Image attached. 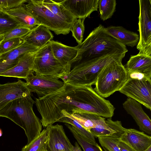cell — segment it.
Masks as SVG:
<instances>
[{"label": "cell", "instance_id": "6da1fadb", "mask_svg": "<svg viewBox=\"0 0 151 151\" xmlns=\"http://www.w3.org/2000/svg\"><path fill=\"white\" fill-rule=\"evenodd\" d=\"M41 116L42 126L46 127L58 122L62 110L71 114L83 113L110 118L115 108L92 88L91 86H77L65 83L59 89L42 97L35 98Z\"/></svg>", "mask_w": 151, "mask_h": 151}, {"label": "cell", "instance_id": "7a4b0ae2", "mask_svg": "<svg viewBox=\"0 0 151 151\" xmlns=\"http://www.w3.org/2000/svg\"><path fill=\"white\" fill-rule=\"evenodd\" d=\"M35 103L31 96L19 98L10 102L0 111V117L9 119L24 131L28 144L42 132L41 120L33 111Z\"/></svg>", "mask_w": 151, "mask_h": 151}, {"label": "cell", "instance_id": "3957f363", "mask_svg": "<svg viewBox=\"0 0 151 151\" xmlns=\"http://www.w3.org/2000/svg\"><path fill=\"white\" fill-rule=\"evenodd\" d=\"M80 60L78 63L105 55L126 53L125 45L109 34L101 24L93 30L81 44L76 46Z\"/></svg>", "mask_w": 151, "mask_h": 151}, {"label": "cell", "instance_id": "277c9868", "mask_svg": "<svg viewBox=\"0 0 151 151\" xmlns=\"http://www.w3.org/2000/svg\"><path fill=\"white\" fill-rule=\"evenodd\" d=\"M126 54L105 55L81 62L71 70L63 81L77 86L94 85L99 74L106 65L114 60H122Z\"/></svg>", "mask_w": 151, "mask_h": 151}, {"label": "cell", "instance_id": "5b68a950", "mask_svg": "<svg viewBox=\"0 0 151 151\" xmlns=\"http://www.w3.org/2000/svg\"><path fill=\"white\" fill-rule=\"evenodd\" d=\"M122 60H114L106 65L99 74L94 91L103 98L119 91L127 81L128 73Z\"/></svg>", "mask_w": 151, "mask_h": 151}, {"label": "cell", "instance_id": "8992f818", "mask_svg": "<svg viewBox=\"0 0 151 151\" xmlns=\"http://www.w3.org/2000/svg\"><path fill=\"white\" fill-rule=\"evenodd\" d=\"M33 70L35 75L58 78L63 80L69 74L71 68L62 64L55 58L49 42L36 52Z\"/></svg>", "mask_w": 151, "mask_h": 151}, {"label": "cell", "instance_id": "52a82bcc", "mask_svg": "<svg viewBox=\"0 0 151 151\" xmlns=\"http://www.w3.org/2000/svg\"><path fill=\"white\" fill-rule=\"evenodd\" d=\"M24 5L40 25L56 35H66L71 31L72 25L54 14L43 5L42 0H27Z\"/></svg>", "mask_w": 151, "mask_h": 151}, {"label": "cell", "instance_id": "ba28073f", "mask_svg": "<svg viewBox=\"0 0 151 151\" xmlns=\"http://www.w3.org/2000/svg\"><path fill=\"white\" fill-rule=\"evenodd\" d=\"M151 110V79L128 77L126 82L119 91Z\"/></svg>", "mask_w": 151, "mask_h": 151}, {"label": "cell", "instance_id": "9c48e42d", "mask_svg": "<svg viewBox=\"0 0 151 151\" xmlns=\"http://www.w3.org/2000/svg\"><path fill=\"white\" fill-rule=\"evenodd\" d=\"M139 53L151 56V0H139Z\"/></svg>", "mask_w": 151, "mask_h": 151}, {"label": "cell", "instance_id": "30bf717a", "mask_svg": "<svg viewBox=\"0 0 151 151\" xmlns=\"http://www.w3.org/2000/svg\"><path fill=\"white\" fill-rule=\"evenodd\" d=\"M90 117L95 124L90 130L95 137H108L119 139L127 129L122 126L121 121H113L111 118L106 120L104 117L93 114H90Z\"/></svg>", "mask_w": 151, "mask_h": 151}, {"label": "cell", "instance_id": "8fae6325", "mask_svg": "<svg viewBox=\"0 0 151 151\" xmlns=\"http://www.w3.org/2000/svg\"><path fill=\"white\" fill-rule=\"evenodd\" d=\"M58 78L31 75L24 79L30 92L36 93L39 97H43L62 88L65 83Z\"/></svg>", "mask_w": 151, "mask_h": 151}, {"label": "cell", "instance_id": "7c38bea8", "mask_svg": "<svg viewBox=\"0 0 151 151\" xmlns=\"http://www.w3.org/2000/svg\"><path fill=\"white\" fill-rule=\"evenodd\" d=\"M31 96L26 83L21 80L0 84V111L10 102L15 99Z\"/></svg>", "mask_w": 151, "mask_h": 151}, {"label": "cell", "instance_id": "4fadbf2b", "mask_svg": "<svg viewBox=\"0 0 151 151\" xmlns=\"http://www.w3.org/2000/svg\"><path fill=\"white\" fill-rule=\"evenodd\" d=\"M46 127L48 137L47 149L48 151H73V146L66 135L63 126L57 124Z\"/></svg>", "mask_w": 151, "mask_h": 151}, {"label": "cell", "instance_id": "5bb4252c", "mask_svg": "<svg viewBox=\"0 0 151 151\" xmlns=\"http://www.w3.org/2000/svg\"><path fill=\"white\" fill-rule=\"evenodd\" d=\"M76 19L85 20L97 11L99 0H58Z\"/></svg>", "mask_w": 151, "mask_h": 151}, {"label": "cell", "instance_id": "9a60e30c", "mask_svg": "<svg viewBox=\"0 0 151 151\" xmlns=\"http://www.w3.org/2000/svg\"><path fill=\"white\" fill-rule=\"evenodd\" d=\"M123 106L135 120L140 130L148 134H151V120L143 111L141 104L128 98L123 104Z\"/></svg>", "mask_w": 151, "mask_h": 151}, {"label": "cell", "instance_id": "2e32d148", "mask_svg": "<svg viewBox=\"0 0 151 151\" xmlns=\"http://www.w3.org/2000/svg\"><path fill=\"white\" fill-rule=\"evenodd\" d=\"M39 49L24 41L17 47L0 55V74L16 65L26 53L37 51Z\"/></svg>", "mask_w": 151, "mask_h": 151}, {"label": "cell", "instance_id": "e0dca14e", "mask_svg": "<svg viewBox=\"0 0 151 151\" xmlns=\"http://www.w3.org/2000/svg\"><path fill=\"white\" fill-rule=\"evenodd\" d=\"M49 42L54 57L64 65L71 68L72 64L80 61L79 50L76 46H67L53 40Z\"/></svg>", "mask_w": 151, "mask_h": 151}, {"label": "cell", "instance_id": "ac0fdd59", "mask_svg": "<svg viewBox=\"0 0 151 151\" xmlns=\"http://www.w3.org/2000/svg\"><path fill=\"white\" fill-rule=\"evenodd\" d=\"M37 51L23 55L17 64L13 68L0 74L4 77H16L25 79L33 74L35 57Z\"/></svg>", "mask_w": 151, "mask_h": 151}, {"label": "cell", "instance_id": "d6986e66", "mask_svg": "<svg viewBox=\"0 0 151 151\" xmlns=\"http://www.w3.org/2000/svg\"><path fill=\"white\" fill-rule=\"evenodd\" d=\"M119 140L135 151H145L151 146L150 136L133 129H127Z\"/></svg>", "mask_w": 151, "mask_h": 151}, {"label": "cell", "instance_id": "ffe728a7", "mask_svg": "<svg viewBox=\"0 0 151 151\" xmlns=\"http://www.w3.org/2000/svg\"><path fill=\"white\" fill-rule=\"evenodd\" d=\"M124 67L129 75L139 74L151 79V56L139 53L131 55Z\"/></svg>", "mask_w": 151, "mask_h": 151}, {"label": "cell", "instance_id": "44dd1931", "mask_svg": "<svg viewBox=\"0 0 151 151\" xmlns=\"http://www.w3.org/2000/svg\"><path fill=\"white\" fill-rule=\"evenodd\" d=\"M53 37L50 30L39 25L31 29L23 38L25 41L39 49L52 40Z\"/></svg>", "mask_w": 151, "mask_h": 151}, {"label": "cell", "instance_id": "7402d4cb", "mask_svg": "<svg viewBox=\"0 0 151 151\" xmlns=\"http://www.w3.org/2000/svg\"><path fill=\"white\" fill-rule=\"evenodd\" d=\"M24 4L11 9L2 10L17 22L19 25L32 29L40 24Z\"/></svg>", "mask_w": 151, "mask_h": 151}, {"label": "cell", "instance_id": "603a6c76", "mask_svg": "<svg viewBox=\"0 0 151 151\" xmlns=\"http://www.w3.org/2000/svg\"><path fill=\"white\" fill-rule=\"evenodd\" d=\"M105 29L109 34L126 46L132 47L137 45L139 42V36L137 33L122 27L111 26Z\"/></svg>", "mask_w": 151, "mask_h": 151}, {"label": "cell", "instance_id": "cb8c5ba5", "mask_svg": "<svg viewBox=\"0 0 151 151\" xmlns=\"http://www.w3.org/2000/svg\"><path fill=\"white\" fill-rule=\"evenodd\" d=\"M42 3L54 14L70 24L72 25L76 19L57 0H42Z\"/></svg>", "mask_w": 151, "mask_h": 151}, {"label": "cell", "instance_id": "d4e9b609", "mask_svg": "<svg viewBox=\"0 0 151 151\" xmlns=\"http://www.w3.org/2000/svg\"><path fill=\"white\" fill-rule=\"evenodd\" d=\"M48 139L47 131L46 128L30 143L23 147L21 151H42L47 149Z\"/></svg>", "mask_w": 151, "mask_h": 151}, {"label": "cell", "instance_id": "484cf974", "mask_svg": "<svg viewBox=\"0 0 151 151\" xmlns=\"http://www.w3.org/2000/svg\"><path fill=\"white\" fill-rule=\"evenodd\" d=\"M58 122L68 123L72 125L76 132L86 141L93 144L97 142L95 137L91 133L84 128L79 123L72 119L66 116H64Z\"/></svg>", "mask_w": 151, "mask_h": 151}, {"label": "cell", "instance_id": "4316f807", "mask_svg": "<svg viewBox=\"0 0 151 151\" xmlns=\"http://www.w3.org/2000/svg\"><path fill=\"white\" fill-rule=\"evenodd\" d=\"M116 3L115 0H99L100 18L103 21L111 18L116 11Z\"/></svg>", "mask_w": 151, "mask_h": 151}, {"label": "cell", "instance_id": "83f0119b", "mask_svg": "<svg viewBox=\"0 0 151 151\" xmlns=\"http://www.w3.org/2000/svg\"><path fill=\"white\" fill-rule=\"evenodd\" d=\"M65 125L70 131L84 151H103L97 143L95 144H92L86 141L80 136L72 125L68 123H65Z\"/></svg>", "mask_w": 151, "mask_h": 151}, {"label": "cell", "instance_id": "f1b7e54d", "mask_svg": "<svg viewBox=\"0 0 151 151\" xmlns=\"http://www.w3.org/2000/svg\"><path fill=\"white\" fill-rule=\"evenodd\" d=\"M19 25L15 20L0 9V33L4 35Z\"/></svg>", "mask_w": 151, "mask_h": 151}, {"label": "cell", "instance_id": "f546056e", "mask_svg": "<svg viewBox=\"0 0 151 151\" xmlns=\"http://www.w3.org/2000/svg\"><path fill=\"white\" fill-rule=\"evenodd\" d=\"M84 21L80 19H76L71 26V31L72 36L78 44H81L83 40V36L85 31Z\"/></svg>", "mask_w": 151, "mask_h": 151}, {"label": "cell", "instance_id": "4dcf8cb0", "mask_svg": "<svg viewBox=\"0 0 151 151\" xmlns=\"http://www.w3.org/2000/svg\"><path fill=\"white\" fill-rule=\"evenodd\" d=\"M23 38L11 39L0 43V55L10 51L20 46L24 42Z\"/></svg>", "mask_w": 151, "mask_h": 151}, {"label": "cell", "instance_id": "1f68e13d", "mask_svg": "<svg viewBox=\"0 0 151 151\" xmlns=\"http://www.w3.org/2000/svg\"><path fill=\"white\" fill-rule=\"evenodd\" d=\"M31 30L29 28L18 25L4 35L2 42L13 38H23Z\"/></svg>", "mask_w": 151, "mask_h": 151}, {"label": "cell", "instance_id": "d6a6232c", "mask_svg": "<svg viewBox=\"0 0 151 151\" xmlns=\"http://www.w3.org/2000/svg\"><path fill=\"white\" fill-rule=\"evenodd\" d=\"M97 138L100 144L103 147L109 151H120L117 143V141L119 139L104 136H99Z\"/></svg>", "mask_w": 151, "mask_h": 151}, {"label": "cell", "instance_id": "836d02e7", "mask_svg": "<svg viewBox=\"0 0 151 151\" xmlns=\"http://www.w3.org/2000/svg\"><path fill=\"white\" fill-rule=\"evenodd\" d=\"M27 0H0V9L8 10L25 4Z\"/></svg>", "mask_w": 151, "mask_h": 151}, {"label": "cell", "instance_id": "e575fe53", "mask_svg": "<svg viewBox=\"0 0 151 151\" xmlns=\"http://www.w3.org/2000/svg\"><path fill=\"white\" fill-rule=\"evenodd\" d=\"M117 143L120 151H135L125 143L119 139L117 141Z\"/></svg>", "mask_w": 151, "mask_h": 151}, {"label": "cell", "instance_id": "d590c367", "mask_svg": "<svg viewBox=\"0 0 151 151\" xmlns=\"http://www.w3.org/2000/svg\"><path fill=\"white\" fill-rule=\"evenodd\" d=\"M73 151H82L77 142H75V145L73 146Z\"/></svg>", "mask_w": 151, "mask_h": 151}, {"label": "cell", "instance_id": "8d00e7d4", "mask_svg": "<svg viewBox=\"0 0 151 151\" xmlns=\"http://www.w3.org/2000/svg\"><path fill=\"white\" fill-rule=\"evenodd\" d=\"M4 35L0 33V43L2 42L4 39Z\"/></svg>", "mask_w": 151, "mask_h": 151}, {"label": "cell", "instance_id": "74e56055", "mask_svg": "<svg viewBox=\"0 0 151 151\" xmlns=\"http://www.w3.org/2000/svg\"><path fill=\"white\" fill-rule=\"evenodd\" d=\"M3 134V132L2 129L0 128V137H1Z\"/></svg>", "mask_w": 151, "mask_h": 151}, {"label": "cell", "instance_id": "f35d334b", "mask_svg": "<svg viewBox=\"0 0 151 151\" xmlns=\"http://www.w3.org/2000/svg\"><path fill=\"white\" fill-rule=\"evenodd\" d=\"M145 151H151V146L150 147L147 149Z\"/></svg>", "mask_w": 151, "mask_h": 151}, {"label": "cell", "instance_id": "ab89813d", "mask_svg": "<svg viewBox=\"0 0 151 151\" xmlns=\"http://www.w3.org/2000/svg\"><path fill=\"white\" fill-rule=\"evenodd\" d=\"M104 151H109L104 148L103 147Z\"/></svg>", "mask_w": 151, "mask_h": 151}, {"label": "cell", "instance_id": "60d3db41", "mask_svg": "<svg viewBox=\"0 0 151 151\" xmlns=\"http://www.w3.org/2000/svg\"><path fill=\"white\" fill-rule=\"evenodd\" d=\"M42 151H48L47 149H45L43 150Z\"/></svg>", "mask_w": 151, "mask_h": 151}, {"label": "cell", "instance_id": "b9f144b4", "mask_svg": "<svg viewBox=\"0 0 151 151\" xmlns=\"http://www.w3.org/2000/svg\"></svg>", "mask_w": 151, "mask_h": 151}]
</instances>
